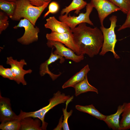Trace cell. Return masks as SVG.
Returning <instances> with one entry per match:
<instances>
[{
	"label": "cell",
	"instance_id": "30",
	"mask_svg": "<svg viewBox=\"0 0 130 130\" xmlns=\"http://www.w3.org/2000/svg\"><path fill=\"white\" fill-rule=\"evenodd\" d=\"M6 0L10 2H16L18 0Z\"/></svg>",
	"mask_w": 130,
	"mask_h": 130
},
{
	"label": "cell",
	"instance_id": "4",
	"mask_svg": "<svg viewBox=\"0 0 130 130\" xmlns=\"http://www.w3.org/2000/svg\"><path fill=\"white\" fill-rule=\"evenodd\" d=\"M109 19L111 23L109 28H106L103 25L101 26L100 27V29L103 36L104 41L99 55L104 56L107 52H110L113 53L114 58L118 59L120 58V57L114 51L117 41L115 32V28L117 26L116 24L117 21V17L113 15Z\"/></svg>",
	"mask_w": 130,
	"mask_h": 130
},
{
	"label": "cell",
	"instance_id": "1",
	"mask_svg": "<svg viewBox=\"0 0 130 130\" xmlns=\"http://www.w3.org/2000/svg\"><path fill=\"white\" fill-rule=\"evenodd\" d=\"M72 30L75 42L81 54H86L92 58L99 53L104 41L100 29L96 27L91 28L83 23Z\"/></svg>",
	"mask_w": 130,
	"mask_h": 130
},
{
	"label": "cell",
	"instance_id": "26",
	"mask_svg": "<svg viewBox=\"0 0 130 130\" xmlns=\"http://www.w3.org/2000/svg\"><path fill=\"white\" fill-rule=\"evenodd\" d=\"M0 75L3 78L15 81L13 74L10 68H5L2 65H0Z\"/></svg>",
	"mask_w": 130,
	"mask_h": 130
},
{
	"label": "cell",
	"instance_id": "20",
	"mask_svg": "<svg viewBox=\"0 0 130 130\" xmlns=\"http://www.w3.org/2000/svg\"><path fill=\"white\" fill-rule=\"evenodd\" d=\"M75 108L80 111L87 113L100 120L103 121L106 117L97 109L92 104L85 106L77 105L75 106Z\"/></svg>",
	"mask_w": 130,
	"mask_h": 130
},
{
	"label": "cell",
	"instance_id": "25",
	"mask_svg": "<svg viewBox=\"0 0 130 130\" xmlns=\"http://www.w3.org/2000/svg\"><path fill=\"white\" fill-rule=\"evenodd\" d=\"M8 16L3 11L0 12V34L5 30L9 25Z\"/></svg>",
	"mask_w": 130,
	"mask_h": 130
},
{
	"label": "cell",
	"instance_id": "29",
	"mask_svg": "<svg viewBox=\"0 0 130 130\" xmlns=\"http://www.w3.org/2000/svg\"><path fill=\"white\" fill-rule=\"evenodd\" d=\"M32 5L37 6H43L44 4L50 2L52 0H28Z\"/></svg>",
	"mask_w": 130,
	"mask_h": 130
},
{
	"label": "cell",
	"instance_id": "11",
	"mask_svg": "<svg viewBox=\"0 0 130 130\" xmlns=\"http://www.w3.org/2000/svg\"><path fill=\"white\" fill-rule=\"evenodd\" d=\"M12 110L10 99L2 97L0 94V122L1 123L18 119Z\"/></svg>",
	"mask_w": 130,
	"mask_h": 130
},
{
	"label": "cell",
	"instance_id": "19",
	"mask_svg": "<svg viewBox=\"0 0 130 130\" xmlns=\"http://www.w3.org/2000/svg\"><path fill=\"white\" fill-rule=\"evenodd\" d=\"M123 111L120 122L121 130L130 129V102L124 103L122 105Z\"/></svg>",
	"mask_w": 130,
	"mask_h": 130
},
{
	"label": "cell",
	"instance_id": "21",
	"mask_svg": "<svg viewBox=\"0 0 130 130\" xmlns=\"http://www.w3.org/2000/svg\"><path fill=\"white\" fill-rule=\"evenodd\" d=\"M16 2L0 0V8L11 19L13 16L16 7Z\"/></svg>",
	"mask_w": 130,
	"mask_h": 130
},
{
	"label": "cell",
	"instance_id": "28",
	"mask_svg": "<svg viewBox=\"0 0 130 130\" xmlns=\"http://www.w3.org/2000/svg\"><path fill=\"white\" fill-rule=\"evenodd\" d=\"M127 15L125 21L118 29L117 30L118 31L122 30L126 28H130V9Z\"/></svg>",
	"mask_w": 130,
	"mask_h": 130
},
{
	"label": "cell",
	"instance_id": "2",
	"mask_svg": "<svg viewBox=\"0 0 130 130\" xmlns=\"http://www.w3.org/2000/svg\"><path fill=\"white\" fill-rule=\"evenodd\" d=\"M16 7L14 14L11 19L19 21L21 18L29 20L34 26L38 18L50 2L37 6L32 5L28 0H18L16 2Z\"/></svg>",
	"mask_w": 130,
	"mask_h": 130
},
{
	"label": "cell",
	"instance_id": "3",
	"mask_svg": "<svg viewBox=\"0 0 130 130\" xmlns=\"http://www.w3.org/2000/svg\"><path fill=\"white\" fill-rule=\"evenodd\" d=\"M71 97L69 95H66L64 93H62L58 91L54 93L53 97L49 100V104L35 111L25 112L21 110L18 115V119H20L25 117H31L33 118L39 119L42 122V130H46L48 123L45 121V117L46 114L50 110L57 105L64 103Z\"/></svg>",
	"mask_w": 130,
	"mask_h": 130
},
{
	"label": "cell",
	"instance_id": "8",
	"mask_svg": "<svg viewBox=\"0 0 130 130\" xmlns=\"http://www.w3.org/2000/svg\"><path fill=\"white\" fill-rule=\"evenodd\" d=\"M90 2L97 10L101 26L103 25L105 19L111 13L120 8L108 0H91Z\"/></svg>",
	"mask_w": 130,
	"mask_h": 130
},
{
	"label": "cell",
	"instance_id": "16",
	"mask_svg": "<svg viewBox=\"0 0 130 130\" xmlns=\"http://www.w3.org/2000/svg\"><path fill=\"white\" fill-rule=\"evenodd\" d=\"M90 70L89 65H87L77 72L63 85L64 89L69 87H73L75 85L83 80Z\"/></svg>",
	"mask_w": 130,
	"mask_h": 130
},
{
	"label": "cell",
	"instance_id": "12",
	"mask_svg": "<svg viewBox=\"0 0 130 130\" xmlns=\"http://www.w3.org/2000/svg\"><path fill=\"white\" fill-rule=\"evenodd\" d=\"M53 48V47L52 48L51 55L48 59L40 65L39 73L42 77L46 74H48L52 80L54 81L60 76L61 73L58 74H56L52 73L49 69V65L58 59L60 60V63H62L65 61V59L63 57L54 53L52 52Z\"/></svg>",
	"mask_w": 130,
	"mask_h": 130
},
{
	"label": "cell",
	"instance_id": "17",
	"mask_svg": "<svg viewBox=\"0 0 130 130\" xmlns=\"http://www.w3.org/2000/svg\"><path fill=\"white\" fill-rule=\"evenodd\" d=\"M75 90V95L77 96L80 94L88 91H92L98 94V90L89 83L87 78V75L84 78L76 84L73 87Z\"/></svg>",
	"mask_w": 130,
	"mask_h": 130
},
{
	"label": "cell",
	"instance_id": "10",
	"mask_svg": "<svg viewBox=\"0 0 130 130\" xmlns=\"http://www.w3.org/2000/svg\"><path fill=\"white\" fill-rule=\"evenodd\" d=\"M46 44L50 48L54 47L56 50L53 53L70 59L75 63H78L84 58V55H78L71 49L66 47L63 44L57 41L47 40Z\"/></svg>",
	"mask_w": 130,
	"mask_h": 130
},
{
	"label": "cell",
	"instance_id": "7",
	"mask_svg": "<svg viewBox=\"0 0 130 130\" xmlns=\"http://www.w3.org/2000/svg\"><path fill=\"white\" fill-rule=\"evenodd\" d=\"M6 63L11 66L10 68L14 77V81L18 84L21 83L24 85H26L27 83L24 78L25 75L31 73L32 70L31 69L25 70L23 69L24 66L27 65L25 59H22L18 61L10 56L7 58Z\"/></svg>",
	"mask_w": 130,
	"mask_h": 130
},
{
	"label": "cell",
	"instance_id": "22",
	"mask_svg": "<svg viewBox=\"0 0 130 130\" xmlns=\"http://www.w3.org/2000/svg\"><path fill=\"white\" fill-rule=\"evenodd\" d=\"M20 119H17L1 123L0 129L2 130H20Z\"/></svg>",
	"mask_w": 130,
	"mask_h": 130
},
{
	"label": "cell",
	"instance_id": "6",
	"mask_svg": "<svg viewBox=\"0 0 130 130\" xmlns=\"http://www.w3.org/2000/svg\"><path fill=\"white\" fill-rule=\"evenodd\" d=\"M86 7V11L84 13H80L78 16H72L70 14L68 15H60L59 17V20L66 23L72 30L82 23H87L93 26V24L90 20L89 16L93 6L90 2L87 3Z\"/></svg>",
	"mask_w": 130,
	"mask_h": 130
},
{
	"label": "cell",
	"instance_id": "18",
	"mask_svg": "<svg viewBox=\"0 0 130 130\" xmlns=\"http://www.w3.org/2000/svg\"><path fill=\"white\" fill-rule=\"evenodd\" d=\"M87 3L84 0H73L68 6L62 9L60 12V15H68L72 11L75 10V13L78 14L80 11L86 6Z\"/></svg>",
	"mask_w": 130,
	"mask_h": 130
},
{
	"label": "cell",
	"instance_id": "27",
	"mask_svg": "<svg viewBox=\"0 0 130 130\" xmlns=\"http://www.w3.org/2000/svg\"><path fill=\"white\" fill-rule=\"evenodd\" d=\"M59 6L58 4L55 1H52L49 4L48 11L45 14L44 18L46 17L49 14L55 13L58 11Z\"/></svg>",
	"mask_w": 130,
	"mask_h": 130
},
{
	"label": "cell",
	"instance_id": "24",
	"mask_svg": "<svg viewBox=\"0 0 130 130\" xmlns=\"http://www.w3.org/2000/svg\"><path fill=\"white\" fill-rule=\"evenodd\" d=\"M119 8L124 13L127 14L130 9V0H108Z\"/></svg>",
	"mask_w": 130,
	"mask_h": 130
},
{
	"label": "cell",
	"instance_id": "23",
	"mask_svg": "<svg viewBox=\"0 0 130 130\" xmlns=\"http://www.w3.org/2000/svg\"><path fill=\"white\" fill-rule=\"evenodd\" d=\"M73 98V96L71 98L66 102V106L65 108H63L62 111L64 116V120L62 123V127L63 130H69L70 129L68 124V121L69 118L72 115L73 110H71L69 112L67 111L68 105L71 102Z\"/></svg>",
	"mask_w": 130,
	"mask_h": 130
},
{
	"label": "cell",
	"instance_id": "9",
	"mask_svg": "<svg viewBox=\"0 0 130 130\" xmlns=\"http://www.w3.org/2000/svg\"><path fill=\"white\" fill-rule=\"evenodd\" d=\"M46 37L47 40L60 42L72 49L77 55H81L79 49L75 42L72 31L63 33L51 32L46 34Z\"/></svg>",
	"mask_w": 130,
	"mask_h": 130
},
{
	"label": "cell",
	"instance_id": "13",
	"mask_svg": "<svg viewBox=\"0 0 130 130\" xmlns=\"http://www.w3.org/2000/svg\"><path fill=\"white\" fill-rule=\"evenodd\" d=\"M45 27L50 29L51 32L58 33L70 32L72 30L66 23L58 21L54 16L49 17L46 20Z\"/></svg>",
	"mask_w": 130,
	"mask_h": 130
},
{
	"label": "cell",
	"instance_id": "5",
	"mask_svg": "<svg viewBox=\"0 0 130 130\" xmlns=\"http://www.w3.org/2000/svg\"><path fill=\"white\" fill-rule=\"evenodd\" d=\"M27 19H21L18 24L13 27L14 29L23 27L25 29L23 35L17 39L18 42L22 45H28L37 41L40 29L39 27L37 26L35 27Z\"/></svg>",
	"mask_w": 130,
	"mask_h": 130
},
{
	"label": "cell",
	"instance_id": "15",
	"mask_svg": "<svg viewBox=\"0 0 130 130\" xmlns=\"http://www.w3.org/2000/svg\"><path fill=\"white\" fill-rule=\"evenodd\" d=\"M28 117L20 119V130H42L41 120L37 118Z\"/></svg>",
	"mask_w": 130,
	"mask_h": 130
},
{
	"label": "cell",
	"instance_id": "14",
	"mask_svg": "<svg viewBox=\"0 0 130 130\" xmlns=\"http://www.w3.org/2000/svg\"><path fill=\"white\" fill-rule=\"evenodd\" d=\"M123 111L122 105H119L118 106L115 113L106 116L103 121L109 128L113 130H121L119 120L120 116Z\"/></svg>",
	"mask_w": 130,
	"mask_h": 130
}]
</instances>
